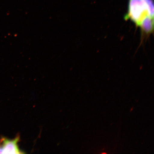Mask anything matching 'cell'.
I'll return each mask as SVG.
<instances>
[{
    "label": "cell",
    "mask_w": 154,
    "mask_h": 154,
    "mask_svg": "<svg viewBox=\"0 0 154 154\" xmlns=\"http://www.w3.org/2000/svg\"><path fill=\"white\" fill-rule=\"evenodd\" d=\"M133 109H134V107H132V108H131V111H131H131H132Z\"/></svg>",
    "instance_id": "5"
},
{
    "label": "cell",
    "mask_w": 154,
    "mask_h": 154,
    "mask_svg": "<svg viewBox=\"0 0 154 154\" xmlns=\"http://www.w3.org/2000/svg\"><path fill=\"white\" fill-rule=\"evenodd\" d=\"M128 9L125 20L130 19L137 26L147 17L154 18L153 0H130Z\"/></svg>",
    "instance_id": "1"
},
{
    "label": "cell",
    "mask_w": 154,
    "mask_h": 154,
    "mask_svg": "<svg viewBox=\"0 0 154 154\" xmlns=\"http://www.w3.org/2000/svg\"><path fill=\"white\" fill-rule=\"evenodd\" d=\"M146 34L151 33L154 28V18L151 17L146 18L141 23L140 26Z\"/></svg>",
    "instance_id": "3"
},
{
    "label": "cell",
    "mask_w": 154,
    "mask_h": 154,
    "mask_svg": "<svg viewBox=\"0 0 154 154\" xmlns=\"http://www.w3.org/2000/svg\"><path fill=\"white\" fill-rule=\"evenodd\" d=\"M3 153V149L1 144H0V154Z\"/></svg>",
    "instance_id": "4"
},
{
    "label": "cell",
    "mask_w": 154,
    "mask_h": 154,
    "mask_svg": "<svg viewBox=\"0 0 154 154\" xmlns=\"http://www.w3.org/2000/svg\"><path fill=\"white\" fill-rule=\"evenodd\" d=\"M20 140V136H17L13 140L2 137L0 140V144L3 149V154H22L23 152L19 149L18 143Z\"/></svg>",
    "instance_id": "2"
}]
</instances>
